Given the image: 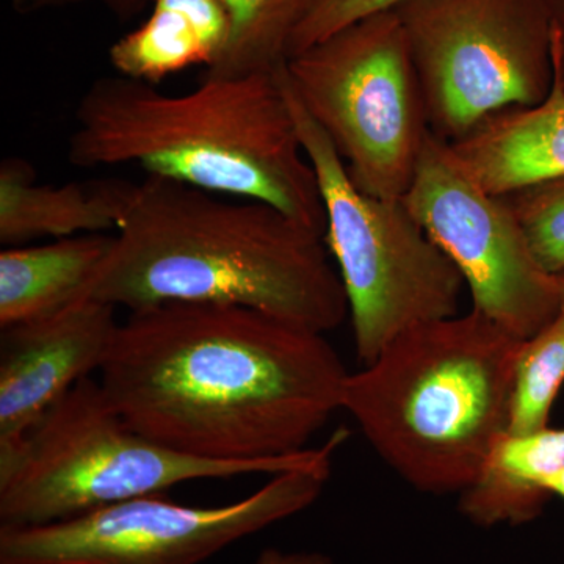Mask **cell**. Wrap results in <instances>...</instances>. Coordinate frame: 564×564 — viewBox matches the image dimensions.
I'll return each instance as SVG.
<instances>
[{
    "label": "cell",
    "mask_w": 564,
    "mask_h": 564,
    "mask_svg": "<svg viewBox=\"0 0 564 564\" xmlns=\"http://www.w3.org/2000/svg\"><path fill=\"white\" fill-rule=\"evenodd\" d=\"M281 68L203 76L184 95L120 74L102 77L77 104L69 161L82 169L137 165L147 176L269 204L325 234L317 174Z\"/></svg>",
    "instance_id": "obj_3"
},
{
    "label": "cell",
    "mask_w": 564,
    "mask_h": 564,
    "mask_svg": "<svg viewBox=\"0 0 564 564\" xmlns=\"http://www.w3.org/2000/svg\"><path fill=\"white\" fill-rule=\"evenodd\" d=\"M402 199L462 273L473 310L522 340L558 315V281L534 261L503 196L475 184L432 133Z\"/></svg>",
    "instance_id": "obj_10"
},
{
    "label": "cell",
    "mask_w": 564,
    "mask_h": 564,
    "mask_svg": "<svg viewBox=\"0 0 564 564\" xmlns=\"http://www.w3.org/2000/svg\"><path fill=\"white\" fill-rule=\"evenodd\" d=\"M393 11L434 139L455 143L497 111L536 106L551 91L541 0H404Z\"/></svg>",
    "instance_id": "obj_8"
},
{
    "label": "cell",
    "mask_w": 564,
    "mask_h": 564,
    "mask_svg": "<svg viewBox=\"0 0 564 564\" xmlns=\"http://www.w3.org/2000/svg\"><path fill=\"white\" fill-rule=\"evenodd\" d=\"M348 433L269 462H215L180 454L133 430L101 384L85 378L18 443L0 447V525L39 527L193 480L276 475L333 462Z\"/></svg>",
    "instance_id": "obj_5"
},
{
    "label": "cell",
    "mask_w": 564,
    "mask_h": 564,
    "mask_svg": "<svg viewBox=\"0 0 564 564\" xmlns=\"http://www.w3.org/2000/svg\"><path fill=\"white\" fill-rule=\"evenodd\" d=\"M117 307L82 299L0 334V447L18 443L77 383L101 370Z\"/></svg>",
    "instance_id": "obj_11"
},
{
    "label": "cell",
    "mask_w": 564,
    "mask_h": 564,
    "mask_svg": "<svg viewBox=\"0 0 564 564\" xmlns=\"http://www.w3.org/2000/svg\"><path fill=\"white\" fill-rule=\"evenodd\" d=\"M133 191L135 182L120 180L39 184L31 163L7 159L0 166V242L22 247L118 231Z\"/></svg>",
    "instance_id": "obj_13"
},
{
    "label": "cell",
    "mask_w": 564,
    "mask_h": 564,
    "mask_svg": "<svg viewBox=\"0 0 564 564\" xmlns=\"http://www.w3.org/2000/svg\"><path fill=\"white\" fill-rule=\"evenodd\" d=\"M325 334L223 304L133 311L99 370L111 406L180 454L269 462L307 451L348 378Z\"/></svg>",
    "instance_id": "obj_1"
},
{
    "label": "cell",
    "mask_w": 564,
    "mask_h": 564,
    "mask_svg": "<svg viewBox=\"0 0 564 564\" xmlns=\"http://www.w3.org/2000/svg\"><path fill=\"white\" fill-rule=\"evenodd\" d=\"M18 10L41 11L63 9V7L77 6V3L99 2L107 9L115 11L118 17L129 18L139 13L148 0H17Z\"/></svg>",
    "instance_id": "obj_21"
},
{
    "label": "cell",
    "mask_w": 564,
    "mask_h": 564,
    "mask_svg": "<svg viewBox=\"0 0 564 564\" xmlns=\"http://www.w3.org/2000/svg\"><path fill=\"white\" fill-rule=\"evenodd\" d=\"M228 39L221 0H154L150 18L118 40L109 58L120 76L158 85L192 66L209 69Z\"/></svg>",
    "instance_id": "obj_15"
},
{
    "label": "cell",
    "mask_w": 564,
    "mask_h": 564,
    "mask_svg": "<svg viewBox=\"0 0 564 564\" xmlns=\"http://www.w3.org/2000/svg\"><path fill=\"white\" fill-rule=\"evenodd\" d=\"M229 18V39L206 77L273 73L289 61L293 35L315 0H221Z\"/></svg>",
    "instance_id": "obj_17"
},
{
    "label": "cell",
    "mask_w": 564,
    "mask_h": 564,
    "mask_svg": "<svg viewBox=\"0 0 564 564\" xmlns=\"http://www.w3.org/2000/svg\"><path fill=\"white\" fill-rule=\"evenodd\" d=\"M284 76L356 187L400 199L430 135L402 22L381 11L289 58Z\"/></svg>",
    "instance_id": "obj_7"
},
{
    "label": "cell",
    "mask_w": 564,
    "mask_h": 564,
    "mask_svg": "<svg viewBox=\"0 0 564 564\" xmlns=\"http://www.w3.org/2000/svg\"><path fill=\"white\" fill-rule=\"evenodd\" d=\"M545 491L551 496H558L564 499V469L555 474L554 477L549 478L547 484L544 486Z\"/></svg>",
    "instance_id": "obj_24"
},
{
    "label": "cell",
    "mask_w": 564,
    "mask_h": 564,
    "mask_svg": "<svg viewBox=\"0 0 564 564\" xmlns=\"http://www.w3.org/2000/svg\"><path fill=\"white\" fill-rule=\"evenodd\" d=\"M540 269L564 273V176L524 185L502 195Z\"/></svg>",
    "instance_id": "obj_19"
},
{
    "label": "cell",
    "mask_w": 564,
    "mask_h": 564,
    "mask_svg": "<svg viewBox=\"0 0 564 564\" xmlns=\"http://www.w3.org/2000/svg\"><path fill=\"white\" fill-rule=\"evenodd\" d=\"M252 564H333L322 552H282L280 549H263Z\"/></svg>",
    "instance_id": "obj_23"
},
{
    "label": "cell",
    "mask_w": 564,
    "mask_h": 564,
    "mask_svg": "<svg viewBox=\"0 0 564 564\" xmlns=\"http://www.w3.org/2000/svg\"><path fill=\"white\" fill-rule=\"evenodd\" d=\"M564 383V307L530 339L516 359L508 434L547 429L552 406Z\"/></svg>",
    "instance_id": "obj_18"
},
{
    "label": "cell",
    "mask_w": 564,
    "mask_h": 564,
    "mask_svg": "<svg viewBox=\"0 0 564 564\" xmlns=\"http://www.w3.org/2000/svg\"><path fill=\"white\" fill-rule=\"evenodd\" d=\"M467 176L494 195H505L564 176V87L532 107H511L481 121L464 139L447 144Z\"/></svg>",
    "instance_id": "obj_12"
},
{
    "label": "cell",
    "mask_w": 564,
    "mask_h": 564,
    "mask_svg": "<svg viewBox=\"0 0 564 564\" xmlns=\"http://www.w3.org/2000/svg\"><path fill=\"white\" fill-rule=\"evenodd\" d=\"M332 469L329 462L272 475L221 507H188L155 494L57 524L0 525V564H202L310 508Z\"/></svg>",
    "instance_id": "obj_9"
},
{
    "label": "cell",
    "mask_w": 564,
    "mask_h": 564,
    "mask_svg": "<svg viewBox=\"0 0 564 564\" xmlns=\"http://www.w3.org/2000/svg\"><path fill=\"white\" fill-rule=\"evenodd\" d=\"M113 236L88 234L0 252V328L40 321L87 299Z\"/></svg>",
    "instance_id": "obj_14"
},
{
    "label": "cell",
    "mask_w": 564,
    "mask_h": 564,
    "mask_svg": "<svg viewBox=\"0 0 564 564\" xmlns=\"http://www.w3.org/2000/svg\"><path fill=\"white\" fill-rule=\"evenodd\" d=\"M564 469V429L505 434L484 470L462 492L459 510L480 527L521 525L543 513L549 478Z\"/></svg>",
    "instance_id": "obj_16"
},
{
    "label": "cell",
    "mask_w": 564,
    "mask_h": 564,
    "mask_svg": "<svg viewBox=\"0 0 564 564\" xmlns=\"http://www.w3.org/2000/svg\"><path fill=\"white\" fill-rule=\"evenodd\" d=\"M522 343L475 310L419 323L348 375L343 410L406 484L462 494L508 433Z\"/></svg>",
    "instance_id": "obj_4"
},
{
    "label": "cell",
    "mask_w": 564,
    "mask_h": 564,
    "mask_svg": "<svg viewBox=\"0 0 564 564\" xmlns=\"http://www.w3.org/2000/svg\"><path fill=\"white\" fill-rule=\"evenodd\" d=\"M404 0H315L313 10L293 35L289 58L310 50L333 33L372 14L399 7Z\"/></svg>",
    "instance_id": "obj_20"
},
{
    "label": "cell",
    "mask_w": 564,
    "mask_h": 564,
    "mask_svg": "<svg viewBox=\"0 0 564 564\" xmlns=\"http://www.w3.org/2000/svg\"><path fill=\"white\" fill-rule=\"evenodd\" d=\"M304 152L325 207V240L347 293L356 355L367 366L419 323L458 314L466 282L403 199L356 187L336 148L299 101L281 68Z\"/></svg>",
    "instance_id": "obj_6"
},
{
    "label": "cell",
    "mask_w": 564,
    "mask_h": 564,
    "mask_svg": "<svg viewBox=\"0 0 564 564\" xmlns=\"http://www.w3.org/2000/svg\"><path fill=\"white\" fill-rule=\"evenodd\" d=\"M326 248L325 234L269 204L147 176L87 296L129 313L247 307L325 334L350 314Z\"/></svg>",
    "instance_id": "obj_2"
},
{
    "label": "cell",
    "mask_w": 564,
    "mask_h": 564,
    "mask_svg": "<svg viewBox=\"0 0 564 564\" xmlns=\"http://www.w3.org/2000/svg\"><path fill=\"white\" fill-rule=\"evenodd\" d=\"M551 25L552 62L554 74L564 87V0H541Z\"/></svg>",
    "instance_id": "obj_22"
},
{
    "label": "cell",
    "mask_w": 564,
    "mask_h": 564,
    "mask_svg": "<svg viewBox=\"0 0 564 564\" xmlns=\"http://www.w3.org/2000/svg\"><path fill=\"white\" fill-rule=\"evenodd\" d=\"M556 281H558L560 299H562V307H564V273L556 274Z\"/></svg>",
    "instance_id": "obj_25"
}]
</instances>
